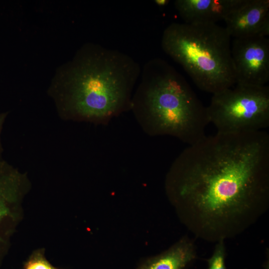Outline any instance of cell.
Segmentation results:
<instances>
[{
	"mask_svg": "<svg viewBox=\"0 0 269 269\" xmlns=\"http://www.w3.org/2000/svg\"><path fill=\"white\" fill-rule=\"evenodd\" d=\"M196 256L193 243L183 239L169 250L152 259L141 269H183Z\"/></svg>",
	"mask_w": 269,
	"mask_h": 269,
	"instance_id": "30bf717a",
	"label": "cell"
},
{
	"mask_svg": "<svg viewBox=\"0 0 269 269\" xmlns=\"http://www.w3.org/2000/svg\"><path fill=\"white\" fill-rule=\"evenodd\" d=\"M24 269H58L44 257L41 251L35 252L26 262Z\"/></svg>",
	"mask_w": 269,
	"mask_h": 269,
	"instance_id": "7c38bea8",
	"label": "cell"
},
{
	"mask_svg": "<svg viewBox=\"0 0 269 269\" xmlns=\"http://www.w3.org/2000/svg\"><path fill=\"white\" fill-rule=\"evenodd\" d=\"M225 254L224 241H220L216 245L213 255L207 260L208 269H226L225 263Z\"/></svg>",
	"mask_w": 269,
	"mask_h": 269,
	"instance_id": "8fae6325",
	"label": "cell"
},
{
	"mask_svg": "<svg viewBox=\"0 0 269 269\" xmlns=\"http://www.w3.org/2000/svg\"><path fill=\"white\" fill-rule=\"evenodd\" d=\"M231 38L216 23L173 22L164 30L161 44L198 88L214 94L236 83Z\"/></svg>",
	"mask_w": 269,
	"mask_h": 269,
	"instance_id": "277c9868",
	"label": "cell"
},
{
	"mask_svg": "<svg viewBox=\"0 0 269 269\" xmlns=\"http://www.w3.org/2000/svg\"><path fill=\"white\" fill-rule=\"evenodd\" d=\"M166 188L197 237L218 242L239 234L269 205V135H205L175 158Z\"/></svg>",
	"mask_w": 269,
	"mask_h": 269,
	"instance_id": "6da1fadb",
	"label": "cell"
},
{
	"mask_svg": "<svg viewBox=\"0 0 269 269\" xmlns=\"http://www.w3.org/2000/svg\"><path fill=\"white\" fill-rule=\"evenodd\" d=\"M8 115V112H3L0 113V159L2 158V153L3 151V149L1 144L0 140V134L2 132L3 125Z\"/></svg>",
	"mask_w": 269,
	"mask_h": 269,
	"instance_id": "4fadbf2b",
	"label": "cell"
},
{
	"mask_svg": "<svg viewBox=\"0 0 269 269\" xmlns=\"http://www.w3.org/2000/svg\"><path fill=\"white\" fill-rule=\"evenodd\" d=\"M29 186L25 173L0 159V255L7 246L20 201Z\"/></svg>",
	"mask_w": 269,
	"mask_h": 269,
	"instance_id": "52a82bcc",
	"label": "cell"
},
{
	"mask_svg": "<svg viewBox=\"0 0 269 269\" xmlns=\"http://www.w3.org/2000/svg\"><path fill=\"white\" fill-rule=\"evenodd\" d=\"M231 54L236 84L263 86L269 81V39L254 35L234 38Z\"/></svg>",
	"mask_w": 269,
	"mask_h": 269,
	"instance_id": "8992f818",
	"label": "cell"
},
{
	"mask_svg": "<svg viewBox=\"0 0 269 269\" xmlns=\"http://www.w3.org/2000/svg\"><path fill=\"white\" fill-rule=\"evenodd\" d=\"M169 0H155L154 2L159 7H164L166 6L169 2Z\"/></svg>",
	"mask_w": 269,
	"mask_h": 269,
	"instance_id": "5bb4252c",
	"label": "cell"
},
{
	"mask_svg": "<svg viewBox=\"0 0 269 269\" xmlns=\"http://www.w3.org/2000/svg\"><path fill=\"white\" fill-rule=\"evenodd\" d=\"M269 20V0H242L224 20L229 35L237 38L259 36L262 26Z\"/></svg>",
	"mask_w": 269,
	"mask_h": 269,
	"instance_id": "ba28073f",
	"label": "cell"
},
{
	"mask_svg": "<svg viewBox=\"0 0 269 269\" xmlns=\"http://www.w3.org/2000/svg\"><path fill=\"white\" fill-rule=\"evenodd\" d=\"M206 109L218 133L261 131L269 126V87L236 84L213 94Z\"/></svg>",
	"mask_w": 269,
	"mask_h": 269,
	"instance_id": "5b68a950",
	"label": "cell"
},
{
	"mask_svg": "<svg viewBox=\"0 0 269 269\" xmlns=\"http://www.w3.org/2000/svg\"><path fill=\"white\" fill-rule=\"evenodd\" d=\"M139 78L130 110L145 134L172 136L189 145L205 136L206 107L173 67L154 58L145 63Z\"/></svg>",
	"mask_w": 269,
	"mask_h": 269,
	"instance_id": "3957f363",
	"label": "cell"
},
{
	"mask_svg": "<svg viewBox=\"0 0 269 269\" xmlns=\"http://www.w3.org/2000/svg\"><path fill=\"white\" fill-rule=\"evenodd\" d=\"M242 0H176L174 6L184 23H216L224 20Z\"/></svg>",
	"mask_w": 269,
	"mask_h": 269,
	"instance_id": "9c48e42d",
	"label": "cell"
},
{
	"mask_svg": "<svg viewBox=\"0 0 269 269\" xmlns=\"http://www.w3.org/2000/svg\"><path fill=\"white\" fill-rule=\"evenodd\" d=\"M140 72L128 54L87 43L58 68L48 94L62 120L107 124L130 110Z\"/></svg>",
	"mask_w": 269,
	"mask_h": 269,
	"instance_id": "7a4b0ae2",
	"label": "cell"
}]
</instances>
